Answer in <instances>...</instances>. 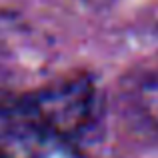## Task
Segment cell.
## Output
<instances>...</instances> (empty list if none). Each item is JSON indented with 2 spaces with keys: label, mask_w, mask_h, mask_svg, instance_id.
Segmentation results:
<instances>
[{
  "label": "cell",
  "mask_w": 158,
  "mask_h": 158,
  "mask_svg": "<svg viewBox=\"0 0 158 158\" xmlns=\"http://www.w3.org/2000/svg\"><path fill=\"white\" fill-rule=\"evenodd\" d=\"M0 122V158H86L68 140L44 134L4 116Z\"/></svg>",
  "instance_id": "7a4b0ae2"
},
{
  "label": "cell",
  "mask_w": 158,
  "mask_h": 158,
  "mask_svg": "<svg viewBox=\"0 0 158 158\" xmlns=\"http://www.w3.org/2000/svg\"><path fill=\"white\" fill-rule=\"evenodd\" d=\"M0 114L76 144L98 120L100 90L90 74H66L26 88L0 108Z\"/></svg>",
  "instance_id": "6da1fadb"
},
{
  "label": "cell",
  "mask_w": 158,
  "mask_h": 158,
  "mask_svg": "<svg viewBox=\"0 0 158 158\" xmlns=\"http://www.w3.org/2000/svg\"><path fill=\"white\" fill-rule=\"evenodd\" d=\"M16 32L8 26L0 16V106L18 96L16 80L22 76L24 66L18 56V40Z\"/></svg>",
  "instance_id": "3957f363"
},
{
  "label": "cell",
  "mask_w": 158,
  "mask_h": 158,
  "mask_svg": "<svg viewBox=\"0 0 158 158\" xmlns=\"http://www.w3.org/2000/svg\"><path fill=\"white\" fill-rule=\"evenodd\" d=\"M86 4H94V6H102V4H112L114 0H82Z\"/></svg>",
  "instance_id": "5b68a950"
},
{
  "label": "cell",
  "mask_w": 158,
  "mask_h": 158,
  "mask_svg": "<svg viewBox=\"0 0 158 158\" xmlns=\"http://www.w3.org/2000/svg\"><path fill=\"white\" fill-rule=\"evenodd\" d=\"M132 102L140 118L158 132V68L144 72L134 82Z\"/></svg>",
  "instance_id": "277c9868"
}]
</instances>
